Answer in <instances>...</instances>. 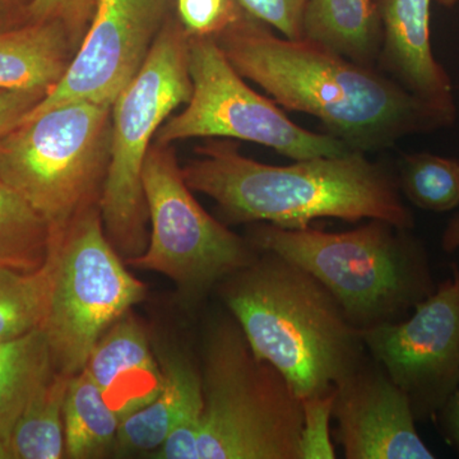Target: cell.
I'll list each match as a JSON object with an SVG mask.
<instances>
[{
  "instance_id": "6da1fadb",
  "label": "cell",
  "mask_w": 459,
  "mask_h": 459,
  "mask_svg": "<svg viewBox=\"0 0 459 459\" xmlns=\"http://www.w3.org/2000/svg\"><path fill=\"white\" fill-rule=\"evenodd\" d=\"M230 63L287 110L319 119L329 134L360 152L392 146L448 122L397 81L300 39L274 35L244 11L213 36Z\"/></svg>"
},
{
  "instance_id": "7a4b0ae2",
  "label": "cell",
  "mask_w": 459,
  "mask_h": 459,
  "mask_svg": "<svg viewBox=\"0 0 459 459\" xmlns=\"http://www.w3.org/2000/svg\"><path fill=\"white\" fill-rule=\"evenodd\" d=\"M198 153L181 169L184 180L192 192L213 199L230 222L301 229L318 219H367L412 229L413 216L397 183L360 151L287 166L247 159L228 142H211Z\"/></svg>"
},
{
  "instance_id": "3957f363",
  "label": "cell",
  "mask_w": 459,
  "mask_h": 459,
  "mask_svg": "<svg viewBox=\"0 0 459 459\" xmlns=\"http://www.w3.org/2000/svg\"><path fill=\"white\" fill-rule=\"evenodd\" d=\"M255 355L304 398L331 394L367 360L360 329L327 287L300 265L259 250L217 285Z\"/></svg>"
},
{
  "instance_id": "277c9868",
  "label": "cell",
  "mask_w": 459,
  "mask_h": 459,
  "mask_svg": "<svg viewBox=\"0 0 459 459\" xmlns=\"http://www.w3.org/2000/svg\"><path fill=\"white\" fill-rule=\"evenodd\" d=\"M406 231L380 220L344 232L261 222L249 241L312 273L364 332L403 319L435 290L428 256Z\"/></svg>"
},
{
  "instance_id": "5b68a950",
  "label": "cell",
  "mask_w": 459,
  "mask_h": 459,
  "mask_svg": "<svg viewBox=\"0 0 459 459\" xmlns=\"http://www.w3.org/2000/svg\"><path fill=\"white\" fill-rule=\"evenodd\" d=\"M199 368L197 459H301V398L255 355L231 314L208 325Z\"/></svg>"
},
{
  "instance_id": "8992f818",
  "label": "cell",
  "mask_w": 459,
  "mask_h": 459,
  "mask_svg": "<svg viewBox=\"0 0 459 459\" xmlns=\"http://www.w3.org/2000/svg\"><path fill=\"white\" fill-rule=\"evenodd\" d=\"M189 33L166 22L146 62L113 104V129L104 186L100 197L105 234L123 261L148 246V211L142 169L153 137L172 111L192 96Z\"/></svg>"
},
{
  "instance_id": "52a82bcc",
  "label": "cell",
  "mask_w": 459,
  "mask_h": 459,
  "mask_svg": "<svg viewBox=\"0 0 459 459\" xmlns=\"http://www.w3.org/2000/svg\"><path fill=\"white\" fill-rule=\"evenodd\" d=\"M110 113L104 105L66 102L25 117L0 138V181L22 195L53 231L99 204Z\"/></svg>"
},
{
  "instance_id": "ba28073f",
  "label": "cell",
  "mask_w": 459,
  "mask_h": 459,
  "mask_svg": "<svg viewBox=\"0 0 459 459\" xmlns=\"http://www.w3.org/2000/svg\"><path fill=\"white\" fill-rule=\"evenodd\" d=\"M49 259L53 280L44 332L54 368L72 377L84 369L102 334L143 300L146 286L108 241L99 204L53 231Z\"/></svg>"
},
{
  "instance_id": "9c48e42d",
  "label": "cell",
  "mask_w": 459,
  "mask_h": 459,
  "mask_svg": "<svg viewBox=\"0 0 459 459\" xmlns=\"http://www.w3.org/2000/svg\"><path fill=\"white\" fill-rule=\"evenodd\" d=\"M142 186L152 232L143 255L126 263L165 274L189 307L258 255L249 240L205 212L193 197L172 148L151 146Z\"/></svg>"
},
{
  "instance_id": "30bf717a",
  "label": "cell",
  "mask_w": 459,
  "mask_h": 459,
  "mask_svg": "<svg viewBox=\"0 0 459 459\" xmlns=\"http://www.w3.org/2000/svg\"><path fill=\"white\" fill-rule=\"evenodd\" d=\"M188 66V107L162 124L155 143L170 146L190 138H234L273 148L294 160L355 151L334 135L301 128L273 101L250 89L213 36H189Z\"/></svg>"
},
{
  "instance_id": "8fae6325",
  "label": "cell",
  "mask_w": 459,
  "mask_h": 459,
  "mask_svg": "<svg viewBox=\"0 0 459 459\" xmlns=\"http://www.w3.org/2000/svg\"><path fill=\"white\" fill-rule=\"evenodd\" d=\"M365 347L409 395L416 419L435 416L459 388V270L407 318L362 332Z\"/></svg>"
},
{
  "instance_id": "7c38bea8",
  "label": "cell",
  "mask_w": 459,
  "mask_h": 459,
  "mask_svg": "<svg viewBox=\"0 0 459 459\" xmlns=\"http://www.w3.org/2000/svg\"><path fill=\"white\" fill-rule=\"evenodd\" d=\"M168 8L169 0H96L80 50L59 82L25 117L66 102L113 107L146 62L164 29Z\"/></svg>"
},
{
  "instance_id": "4fadbf2b",
  "label": "cell",
  "mask_w": 459,
  "mask_h": 459,
  "mask_svg": "<svg viewBox=\"0 0 459 459\" xmlns=\"http://www.w3.org/2000/svg\"><path fill=\"white\" fill-rule=\"evenodd\" d=\"M332 419L344 458H435L420 437L409 395L374 360L336 386Z\"/></svg>"
},
{
  "instance_id": "5bb4252c",
  "label": "cell",
  "mask_w": 459,
  "mask_h": 459,
  "mask_svg": "<svg viewBox=\"0 0 459 459\" xmlns=\"http://www.w3.org/2000/svg\"><path fill=\"white\" fill-rule=\"evenodd\" d=\"M160 394L120 421L114 455H150L156 459H197L204 394L201 368L186 353L159 346Z\"/></svg>"
},
{
  "instance_id": "9a60e30c",
  "label": "cell",
  "mask_w": 459,
  "mask_h": 459,
  "mask_svg": "<svg viewBox=\"0 0 459 459\" xmlns=\"http://www.w3.org/2000/svg\"><path fill=\"white\" fill-rule=\"evenodd\" d=\"M382 22L377 62L401 86L442 115H457L453 83L431 47V0H374Z\"/></svg>"
},
{
  "instance_id": "2e32d148",
  "label": "cell",
  "mask_w": 459,
  "mask_h": 459,
  "mask_svg": "<svg viewBox=\"0 0 459 459\" xmlns=\"http://www.w3.org/2000/svg\"><path fill=\"white\" fill-rule=\"evenodd\" d=\"M84 370L120 421L155 400L162 385L152 342L132 310L102 334Z\"/></svg>"
},
{
  "instance_id": "e0dca14e",
  "label": "cell",
  "mask_w": 459,
  "mask_h": 459,
  "mask_svg": "<svg viewBox=\"0 0 459 459\" xmlns=\"http://www.w3.org/2000/svg\"><path fill=\"white\" fill-rule=\"evenodd\" d=\"M69 39L56 21L0 30V90L49 92L71 63Z\"/></svg>"
},
{
  "instance_id": "ac0fdd59",
  "label": "cell",
  "mask_w": 459,
  "mask_h": 459,
  "mask_svg": "<svg viewBox=\"0 0 459 459\" xmlns=\"http://www.w3.org/2000/svg\"><path fill=\"white\" fill-rule=\"evenodd\" d=\"M303 39L352 62L374 65L383 30L374 0H307Z\"/></svg>"
},
{
  "instance_id": "d6986e66",
  "label": "cell",
  "mask_w": 459,
  "mask_h": 459,
  "mask_svg": "<svg viewBox=\"0 0 459 459\" xmlns=\"http://www.w3.org/2000/svg\"><path fill=\"white\" fill-rule=\"evenodd\" d=\"M69 379L54 368L35 389L9 437L12 459L65 457L63 410Z\"/></svg>"
},
{
  "instance_id": "ffe728a7",
  "label": "cell",
  "mask_w": 459,
  "mask_h": 459,
  "mask_svg": "<svg viewBox=\"0 0 459 459\" xmlns=\"http://www.w3.org/2000/svg\"><path fill=\"white\" fill-rule=\"evenodd\" d=\"M63 419L66 458L114 455L119 416L108 407L99 386L84 369L69 379Z\"/></svg>"
},
{
  "instance_id": "44dd1931",
  "label": "cell",
  "mask_w": 459,
  "mask_h": 459,
  "mask_svg": "<svg viewBox=\"0 0 459 459\" xmlns=\"http://www.w3.org/2000/svg\"><path fill=\"white\" fill-rule=\"evenodd\" d=\"M53 369L44 328L0 342V437L5 443L27 401Z\"/></svg>"
},
{
  "instance_id": "7402d4cb",
  "label": "cell",
  "mask_w": 459,
  "mask_h": 459,
  "mask_svg": "<svg viewBox=\"0 0 459 459\" xmlns=\"http://www.w3.org/2000/svg\"><path fill=\"white\" fill-rule=\"evenodd\" d=\"M51 238L49 222L0 181V267L39 270L49 256Z\"/></svg>"
},
{
  "instance_id": "603a6c76",
  "label": "cell",
  "mask_w": 459,
  "mask_h": 459,
  "mask_svg": "<svg viewBox=\"0 0 459 459\" xmlns=\"http://www.w3.org/2000/svg\"><path fill=\"white\" fill-rule=\"evenodd\" d=\"M51 280L49 256L36 271L0 267V342L44 328Z\"/></svg>"
},
{
  "instance_id": "cb8c5ba5",
  "label": "cell",
  "mask_w": 459,
  "mask_h": 459,
  "mask_svg": "<svg viewBox=\"0 0 459 459\" xmlns=\"http://www.w3.org/2000/svg\"><path fill=\"white\" fill-rule=\"evenodd\" d=\"M400 188L421 210H455L459 205V161L429 152L410 153L402 159Z\"/></svg>"
},
{
  "instance_id": "d4e9b609",
  "label": "cell",
  "mask_w": 459,
  "mask_h": 459,
  "mask_svg": "<svg viewBox=\"0 0 459 459\" xmlns=\"http://www.w3.org/2000/svg\"><path fill=\"white\" fill-rule=\"evenodd\" d=\"M334 391L304 398L303 429L300 437L301 459H333L336 449L332 442L329 422L333 409Z\"/></svg>"
},
{
  "instance_id": "484cf974",
  "label": "cell",
  "mask_w": 459,
  "mask_h": 459,
  "mask_svg": "<svg viewBox=\"0 0 459 459\" xmlns=\"http://www.w3.org/2000/svg\"><path fill=\"white\" fill-rule=\"evenodd\" d=\"M178 14L189 35L214 36L243 14L238 0H177Z\"/></svg>"
},
{
  "instance_id": "4316f807",
  "label": "cell",
  "mask_w": 459,
  "mask_h": 459,
  "mask_svg": "<svg viewBox=\"0 0 459 459\" xmlns=\"http://www.w3.org/2000/svg\"><path fill=\"white\" fill-rule=\"evenodd\" d=\"M307 0H238L250 16L273 27L291 40L303 39V13Z\"/></svg>"
},
{
  "instance_id": "83f0119b",
  "label": "cell",
  "mask_w": 459,
  "mask_h": 459,
  "mask_svg": "<svg viewBox=\"0 0 459 459\" xmlns=\"http://www.w3.org/2000/svg\"><path fill=\"white\" fill-rule=\"evenodd\" d=\"M96 0H33L29 9V22L56 21L69 36L77 38L91 22Z\"/></svg>"
},
{
  "instance_id": "f1b7e54d",
  "label": "cell",
  "mask_w": 459,
  "mask_h": 459,
  "mask_svg": "<svg viewBox=\"0 0 459 459\" xmlns=\"http://www.w3.org/2000/svg\"><path fill=\"white\" fill-rule=\"evenodd\" d=\"M45 95V91L38 90H0V138L16 128Z\"/></svg>"
},
{
  "instance_id": "f546056e",
  "label": "cell",
  "mask_w": 459,
  "mask_h": 459,
  "mask_svg": "<svg viewBox=\"0 0 459 459\" xmlns=\"http://www.w3.org/2000/svg\"><path fill=\"white\" fill-rule=\"evenodd\" d=\"M435 416L439 422L444 439L459 453V388Z\"/></svg>"
},
{
  "instance_id": "4dcf8cb0",
  "label": "cell",
  "mask_w": 459,
  "mask_h": 459,
  "mask_svg": "<svg viewBox=\"0 0 459 459\" xmlns=\"http://www.w3.org/2000/svg\"><path fill=\"white\" fill-rule=\"evenodd\" d=\"M33 0H0V30L29 22V9Z\"/></svg>"
},
{
  "instance_id": "1f68e13d",
  "label": "cell",
  "mask_w": 459,
  "mask_h": 459,
  "mask_svg": "<svg viewBox=\"0 0 459 459\" xmlns=\"http://www.w3.org/2000/svg\"><path fill=\"white\" fill-rule=\"evenodd\" d=\"M442 246L446 253H455L459 250V213L446 226L443 234Z\"/></svg>"
},
{
  "instance_id": "d6a6232c",
  "label": "cell",
  "mask_w": 459,
  "mask_h": 459,
  "mask_svg": "<svg viewBox=\"0 0 459 459\" xmlns=\"http://www.w3.org/2000/svg\"><path fill=\"white\" fill-rule=\"evenodd\" d=\"M0 459H12L11 452H9L8 444L0 437Z\"/></svg>"
},
{
  "instance_id": "836d02e7",
  "label": "cell",
  "mask_w": 459,
  "mask_h": 459,
  "mask_svg": "<svg viewBox=\"0 0 459 459\" xmlns=\"http://www.w3.org/2000/svg\"><path fill=\"white\" fill-rule=\"evenodd\" d=\"M435 2L442 5V7L452 8L455 7V4H458L459 0H435Z\"/></svg>"
}]
</instances>
